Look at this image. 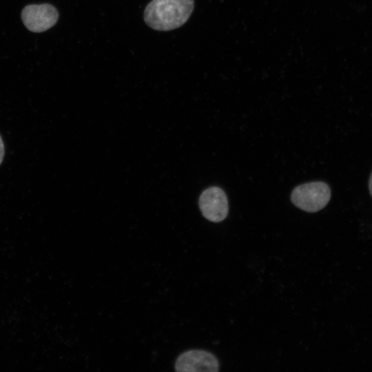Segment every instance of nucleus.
Listing matches in <instances>:
<instances>
[{
    "instance_id": "f257e3e1",
    "label": "nucleus",
    "mask_w": 372,
    "mask_h": 372,
    "mask_svg": "<svg viewBox=\"0 0 372 372\" xmlns=\"http://www.w3.org/2000/svg\"><path fill=\"white\" fill-rule=\"evenodd\" d=\"M194 6V0H152L145 9L144 20L156 30L176 29L189 19Z\"/></svg>"
},
{
    "instance_id": "f03ea898",
    "label": "nucleus",
    "mask_w": 372,
    "mask_h": 372,
    "mask_svg": "<svg viewBox=\"0 0 372 372\" xmlns=\"http://www.w3.org/2000/svg\"><path fill=\"white\" fill-rule=\"evenodd\" d=\"M331 198V190L327 184L317 181L300 185L292 192V203L298 208L316 212L324 208Z\"/></svg>"
},
{
    "instance_id": "7ed1b4c3",
    "label": "nucleus",
    "mask_w": 372,
    "mask_h": 372,
    "mask_svg": "<svg viewBox=\"0 0 372 372\" xmlns=\"http://www.w3.org/2000/svg\"><path fill=\"white\" fill-rule=\"evenodd\" d=\"M57 10L49 3L32 4L25 6L21 12L25 26L31 32H44L56 23Z\"/></svg>"
},
{
    "instance_id": "20e7f679",
    "label": "nucleus",
    "mask_w": 372,
    "mask_h": 372,
    "mask_svg": "<svg viewBox=\"0 0 372 372\" xmlns=\"http://www.w3.org/2000/svg\"><path fill=\"white\" fill-rule=\"evenodd\" d=\"M199 207L203 216L214 223L223 220L229 210L227 196L218 187H211L203 192L199 198Z\"/></svg>"
},
{
    "instance_id": "39448f33",
    "label": "nucleus",
    "mask_w": 372,
    "mask_h": 372,
    "mask_svg": "<svg viewBox=\"0 0 372 372\" xmlns=\"http://www.w3.org/2000/svg\"><path fill=\"white\" fill-rule=\"evenodd\" d=\"M178 372H217L219 363L211 353L203 350H189L180 354L175 362Z\"/></svg>"
},
{
    "instance_id": "423d86ee",
    "label": "nucleus",
    "mask_w": 372,
    "mask_h": 372,
    "mask_svg": "<svg viewBox=\"0 0 372 372\" xmlns=\"http://www.w3.org/2000/svg\"><path fill=\"white\" fill-rule=\"evenodd\" d=\"M5 154L4 144L0 136V165L1 164Z\"/></svg>"
},
{
    "instance_id": "0eeeda50",
    "label": "nucleus",
    "mask_w": 372,
    "mask_h": 372,
    "mask_svg": "<svg viewBox=\"0 0 372 372\" xmlns=\"http://www.w3.org/2000/svg\"><path fill=\"white\" fill-rule=\"evenodd\" d=\"M369 188L371 195L372 196V172H371V176L369 178Z\"/></svg>"
}]
</instances>
